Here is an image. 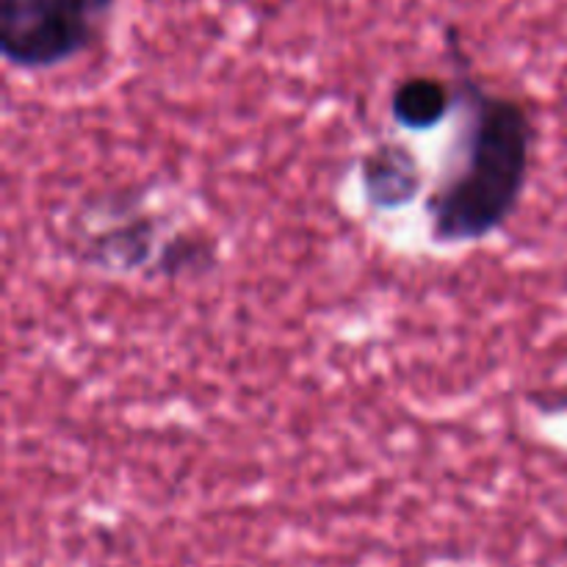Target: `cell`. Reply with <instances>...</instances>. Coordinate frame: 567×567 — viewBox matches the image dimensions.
Segmentation results:
<instances>
[{
  "label": "cell",
  "mask_w": 567,
  "mask_h": 567,
  "mask_svg": "<svg viewBox=\"0 0 567 567\" xmlns=\"http://www.w3.org/2000/svg\"><path fill=\"white\" fill-rule=\"evenodd\" d=\"M457 81L454 155L426 199L430 238L441 247L480 244L518 210L532 175L537 127L524 100L485 86L457 37L449 39Z\"/></svg>",
  "instance_id": "obj_1"
},
{
  "label": "cell",
  "mask_w": 567,
  "mask_h": 567,
  "mask_svg": "<svg viewBox=\"0 0 567 567\" xmlns=\"http://www.w3.org/2000/svg\"><path fill=\"white\" fill-rule=\"evenodd\" d=\"M365 197L382 210L413 203L421 188V169L404 144L382 142L363 158Z\"/></svg>",
  "instance_id": "obj_4"
},
{
  "label": "cell",
  "mask_w": 567,
  "mask_h": 567,
  "mask_svg": "<svg viewBox=\"0 0 567 567\" xmlns=\"http://www.w3.org/2000/svg\"><path fill=\"white\" fill-rule=\"evenodd\" d=\"M116 0H0V55L11 70L48 72L89 53Z\"/></svg>",
  "instance_id": "obj_2"
},
{
  "label": "cell",
  "mask_w": 567,
  "mask_h": 567,
  "mask_svg": "<svg viewBox=\"0 0 567 567\" xmlns=\"http://www.w3.org/2000/svg\"><path fill=\"white\" fill-rule=\"evenodd\" d=\"M457 81L430 72L402 78L391 89V116L408 131H430L457 111Z\"/></svg>",
  "instance_id": "obj_3"
}]
</instances>
